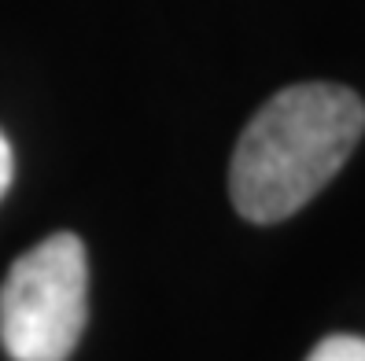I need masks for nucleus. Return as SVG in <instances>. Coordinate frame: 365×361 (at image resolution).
Listing matches in <instances>:
<instances>
[{
  "label": "nucleus",
  "instance_id": "nucleus-4",
  "mask_svg": "<svg viewBox=\"0 0 365 361\" xmlns=\"http://www.w3.org/2000/svg\"><path fill=\"white\" fill-rule=\"evenodd\" d=\"M8 184H11V144H8L4 133H0V199H4Z\"/></svg>",
  "mask_w": 365,
  "mask_h": 361
},
{
  "label": "nucleus",
  "instance_id": "nucleus-3",
  "mask_svg": "<svg viewBox=\"0 0 365 361\" xmlns=\"http://www.w3.org/2000/svg\"><path fill=\"white\" fill-rule=\"evenodd\" d=\"M307 361H365V339L361 335H325L321 343L307 354Z\"/></svg>",
  "mask_w": 365,
  "mask_h": 361
},
{
  "label": "nucleus",
  "instance_id": "nucleus-1",
  "mask_svg": "<svg viewBox=\"0 0 365 361\" xmlns=\"http://www.w3.org/2000/svg\"><path fill=\"white\" fill-rule=\"evenodd\" d=\"M361 133L365 103L347 85H288L262 103L236 140L232 206L255 225L292 218L343 169Z\"/></svg>",
  "mask_w": 365,
  "mask_h": 361
},
{
  "label": "nucleus",
  "instance_id": "nucleus-2",
  "mask_svg": "<svg viewBox=\"0 0 365 361\" xmlns=\"http://www.w3.org/2000/svg\"><path fill=\"white\" fill-rule=\"evenodd\" d=\"M89 317V262L74 232L34 244L0 284V347L11 361H67Z\"/></svg>",
  "mask_w": 365,
  "mask_h": 361
}]
</instances>
